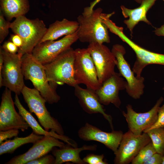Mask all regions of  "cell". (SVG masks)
<instances>
[{
	"mask_svg": "<svg viewBox=\"0 0 164 164\" xmlns=\"http://www.w3.org/2000/svg\"><path fill=\"white\" fill-rule=\"evenodd\" d=\"M74 50L67 49L50 62L44 65L46 74L50 84L57 87L66 84L74 87L77 85L74 78Z\"/></svg>",
	"mask_w": 164,
	"mask_h": 164,
	"instance_id": "obj_3",
	"label": "cell"
},
{
	"mask_svg": "<svg viewBox=\"0 0 164 164\" xmlns=\"http://www.w3.org/2000/svg\"><path fill=\"white\" fill-rule=\"evenodd\" d=\"M162 164H164V155L163 156Z\"/></svg>",
	"mask_w": 164,
	"mask_h": 164,
	"instance_id": "obj_38",
	"label": "cell"
},
{
	"mask_svg": "<svg viewBox=\"0 0 164 164\" xmlns=\"http://www.w3.org/2000/svg\"><path fill=\"white\" fill-rule=\"evenodd\" d=\"M74 94L83 110L89 114L100 113L108 121L112 130H114L112 118L105 112L95 91L84 88L77 84L74 87Z\"/></svg>",
	"mask_w": 164,
	"mask_h": 164,
	"instance_id": "obj_18",
	"label": "cell"
},
{
	"mask_svg": "<svg viewBox=\"0 0 164 164\" xmlns=\"http://www.w3.org/2000/svg\"><path fill=\"white\" fill-rule=\"evenodd\" d=\"M5 51L12 54H16L19 48L11 41H5L2 46H1Z\"/></svg>",
	"mask_w": 164,
	"mask_h": 164,
	"instance_id": "obj_32",
	"label": "cell"
},
{
	"mask_svg": "<svg viewBox=\"0 0 164 164\" xmlns=\"http://www.w3.org/2000/svg\"><path fill=\"white\" fill-rule=\"evenodd\" d=\"M104 155L90 154L83 159L84 161L88 164H107L108 162L104 161Z\"/></svg>",
	"mask_w": 164,
	"mask_h": 164,
	"instance_id": "obj_28",
	"label": "cell"
},
{
	"mask_svg": "<svg viewBox=\"0 0 164 164\" xmlns=\"http://www.w3.org/2000/svg\"><path fill=\"white\" fill-rule=\"evenodd\" d=\"M164 128V104L161 107H160L158 109L156 121L151 128L143 132H146L153 128Z\"/></svg>",
	"mask_w": 164,
	"mask_h": 164,
	"instance_id": "obj_30",
	"label": "cell"
},
{
	"mask_svg": "<svg viewBox=\"0 0 164 164\" xmlns=\"http://www.w3.org/2000/svg\"><path fill=\"white\" fill-rule=\"evenodd\" d=\"M0 10L8 20L25 15L29 11L27 0H0Z\"/></svg>",
	"mask_w": 164,
	"mask_h": 164,
	"instance_id": "obj_23",
	"label": "cell"
},
{
	"mask_svg": "<svg viewBox=\"0 0 164 164\" xmlns=\"http://www.w3.org/2000/svg\"><path fill=\"white\" fill-rule=\"evenodd\" d=\"M156 35L159 36H164V24L160 28L156 29L154 31Z\"/></svg>",
	"mask_w": 164,
	"mask_h": 164,
	"instance_id": "obj_37",
	"label": "cell"
},
{
	"mask_svg": "<svg viewBox=\"0 0 164 164\" xmlns=\"http://www.w3.org/2000/svg\"><path fill=\"white\" fill-rule=\"evenodd\" d=\"M163 155L156 153L152 155L144 164H162Z\"/></svg>",
	"mask_w": 164,
	"mask_h": 164,
	"instance_id": "obj_33",
	"label": "cell"
},
{
	"mask_svg": "<svg viewBox=\"0 0 164 164\" xmlns=\"http://www.w3.org/2000/svg\"><path fill=\"white\" fill-rule=\"evenodd\" d=\"M56 147H54L51 151L55 158L54 164H62L68 162L76 164H85L86 163L80 157V153L84 150L95 151L97 146L96 145H84L78 148L67 144L63 148Z\"/></svg>",
	"mask_w": 164,
	"mask_h": 164,
	"instance_id": "obj_19",
	"label": "cell"
},
{
	"mask_svg": "<svg viewBox=\"0 0 164 164\" xmlns=\"http://www.w3.org/2000/svg\"><path fill=\"white\" fill-rule=\"evenodd\" d=\"M101 0H95L92 2L90 6L84 8L83 12V13L86 15L90 14L93 10V8L95 5L99 2Z\"/></svg>",
	"mask_w": 164,
	"mask_h": 164,
	"instance_id": "obj_35",
	"label": "cell"
},
{
	"mask_svg": "<svg viewBox=\"0 0 164 164\" xmlns=\"http://www.w3.org/2000/svg\"><path fill=\"white\" fill-rule=\"evenodd\" d=\"M123 134L121 131L105 132L87 122L78 132V136L80 139L86 141L99 142L112 151L114 153L118 149Z\"/></svg>",
	"mask_w": 164,
	"mask_h": 164,
	"instance_id": "obj_15",
	"label": "cell"
},
{
	"mask_svg": "<svg viewBox=\"0 0 164 164\" xmlns=\"http://www.w3.org/2000/svg\"><path fill=\"white\" fill-rule=\"evenodd\" d=\"M156 0H143L139 7L133 9H128L124 5L121 6L124 17L128 18L124 22L130 31L131 35L134 27L139 22H144L149 25H151L146 18V14Z\"/></svg>",
	"mask_w": 164,
	"mask_h": 164,
	"instance_id": "obj_20",
	"label": "cell"
},
{
	"mask_svg": "<svg viewBox=\"0 0 164 164\" xmlns=\"http://www.w3.org/2000/svg\"><path fill=\"white\" fill-rule=\"evenodd\" d=\"M163 1H164V0H163Z\"/></svg>",
	"mask_w": 164,
	"mask_h": 164,
	"instance_id": "obj_40",
	"label": "cell"
},
{
	"mask_svg": "<svg viewBox=\"0 0 164 164\" xmlns=\"http://www.w3.org/2000/svg\"><path fill=\"white\" fill-rule=\"evenodd\" d=\"M122 77L119 73L115 72L95 91L102 104L107 105L112 103L119 108L121 102L119 92L125 89L127 85L126 81Z\"/></svg>",
	"mask_w": 164,
	"mask_h": 164,
	"instance_id": "obj_17",
	"label": "cell"
},
{
	"mask_svg": "<svg viewBox=\"0 0 164 164\" xmlns=\"http://www.w3.org/2000/svg\"><path fill=\"white\" fill-rule=\"evenodd\" d=\"M65 144L59 139L50 135H43L33 143L32 146L26 152L15 156L5 164H26L32 160L48 154L55 147L63 148Z\"/></svg>",
	"mask_w": 164,
	"mask_h": 164,
	"instance_id": "obj_16",
	"label": "cell"
},
{
	"mask_svg": "<svg viewBox=\"0 0 164 164\" xmlns=\"http://www.w3.org/2000/svg\"><path fill=\"white\" fill-rule=\"evenodd\" d=\"M19 130L17 129H11L0 131V144L8 138L17 136L19 133Z\"/></svg>",
	"mask_w": 164,
	"mask_h": 164,
	"instance_id": "obj_31",
	"label": "cell"
},
{
	"mask_svg": "<svg viewBox=\"0 0 164 164\" xmlns=\"http://www.w3.org/2000/svg\"><path fill=\"white\" fill-rule=\"evenodd\" d=\"M18 95L15 94V104L18 109L19 113L22 116L34 132L40 135H51L64 141L69 145H72L73 144L74 141L68 137L60 135L52 130L48 132L43 129L31 113L27 110L23 106L20 101Z\"/></svg>",
	"mask_w": 164,
	"mask_h": 164,
	"instance_id": "obj_21",
	"label": "cell"
},
{
	"mask_svg": "<svg viewBox=\"0 0 164 164\" xmlns=\"http://www.w3.org/2000/svg\"><path fill=\"white\" fill-rule=\"evenodd\" d=\"M4 57L2 70V86L19 95L25 86L22 68V56L18 53H10L0 46Z\"/></svg>",
	"mask_w": 164,
	"mask_h": 164,
	"instance_id": "obj_8",
	"label": "cell"
},
{
	"mask_svg": "<svg viewBox=\"0 0 164 164\" xmlns=\"http://www.w3.org/2000/svg\"><path fill=\"white\" fill-rule=\"evenodd\" d=\"M22 68L25 79L31 81L47 102L52 104L60 100V97L56 91V87L51 85L48 80L44 65L36 60L32 54L22 56Z\"/></svg>",
	"mask_w": 164,
	"mask_h": 164,
	"instance_id": "obj_1",
	"label": "cell"
},
{
	"mask_svg": "<svg viewBox=\"0 0 164 164\" xmlns=\"http://www.w3.org/2000/svg\"><path fill=\"white\" fill-rule=\"evenodd\" d=\"M87 48L94 64L98 80L101 84L115 72L117 60L111 51L103 44L92 43H89Z\"/></svg>",
	"mask_w": 164,
	"mask_h": 164,
	"instance_id": "obj_11",
	"label": "cell"
},
{
	"mask_svg": "<svg viewBox=\"0 0 164 164\" xmlns=\"http://www.w3.org/2000/svg\"><path fill=\"white\" fill-rule=\"evenodd\" d=\"M77 21L69 20L63 19L56 20L50 24L39 43L47 40H55L59 37L76 32L79 28Z\"/></svg>",
	"mask_w": 164,
	"mask_h": 164,
	"instance_id": "obj_22",
	"label": "cell"
},
{
	"mask_svg": "<svg viewBox=\"0 0 164 164\" xmlns=\"http://www.w3.org/2000/svg\"><path fill=\"white\" fill-rule=\"evenodd\" d=\"M150 137L157 152L164 155V128L151 129L146 132Z\"/></svg>",
	"mask_w": 164,
	"mask_h": 164,
	"instance_id": "obj_25",
	"label": "cell"
},
{
	"mask_svg": "<svg viewBox=\"0 0 164 164\" xmlns=\"http://www.w3.org/2000/svg\"><path fill=\"white\" fill-rule=\"evenodd\" d=\"M55 158L52 155L46 154L30 161L26 164H54Z\"/></svg>",
	"mask_w": 164,
	"mask_h": 164,
	"instance_id": "obj_29",
	"label": "cell"
},
{
	"mask_svg": "<svg viewBox=\"0 0 164 164\" xmlns=\"http://www.w3.org/2000/svg\"><path fill=\"white\" fill-rule=\"evenodd\" d=\"M105 23L111 32L126 43L135 53L136 60L132 70L137 77H141L143 70L148 65L157 64L164 65V54L152 52L137 45L124 34L123 27L117 26L110 19L108 20Z\"/></svg>",
	"mask_w": 164,
	"mask_h": 164,
	"instance_id": "obj_6",
	"label": "cell"
},
{
	"mask_svg": "<svg viewBox=\"0 0 164 164\" xmlns=\"http://www.w3.org/2000/svg\"><path fill=\"white\" fill-rule=\"evenodd\" d=\"M78 40L77 32L65 36L57 41L47 40L38 44L33 49L32 54L37 61L43 65L47 63L62 52L71 47Z\"/></svg>",
	"mask_w": 164,
	"mask_h": 164,
	"instance_id": "obj_12",
	"label": "cell"
},
{
	"mask_svg": "<svg viewBox=\"0 0 164 164\" xmlns=\"http://www.w3.org/2000/svg\"><path fill=\"white\" fill-rule=\"evenodd\" d=\"M10 28L14 34L19 35L23 40V46L19 49L17 52L21 56L26 53L32 54L48 29L43 20L38 18L30 19L25 15L16 18L11 22Z\"/></svg>",
	"mask_w": 164,
	"mask_h": 164,
	"instance_id": "obj_2",
	"label": "cell"
},
{
	"mask_svg": "<svg viewBox=\"0 0 164 164\" xmlns=\"http://www.w3.org/2000/svg\"><path fill=\"white\" fill-rule=\"evenodd\" d=\"M11 91L6 87L2 94L0 106V131L17 129L24 132L29 126L15 110Z\"/></svg>",
	"mask_w": 164,
	"mask_h": 164,
	"instance_id": "obj_13",
	"label": "cell"
},
{
	"mask_svg": "<svg viewBox=\"0 0 164 164\" xmlns=\"http://www.w3.org/2000/svg\"><path fill=\"white\" fill-rule=\"evenodd\" d=\"M162 89H163V90H164V87H163V88Z\"/></svg>",
	"mask_w": 164,
	"mask_h": 164,
	"instance_id": "obj_39",
	"label": "cell"
},
{
	"mask_svg": "<svg viewBox=\"0 0 164 164\" xmlns=\"http://www.w3.org/2000/svg\"><path fill=\"white\" fill-rule=\"evenodd\" d=\"M10 40L12 42L19 48L23 46V42L22 38L18 35L16 34L11 35Z\"/></svg>",
	"mask_w": 164,
	"mask_h": 164,
	"instance_id": "obj_34",
	"label": "cell"
},
{
	"mask_svg": "<svg viewBox=\"0 0 164 164\" xmlns=\"http://www.w3.org/2000/svg\"><path fill=\"white\" fill-rule=\"evenodd\" d=\"M4 62V57L1 49L0 48V87L2 86V70Z\"/></svg>",
	"mask_w": 164,
	"mask_h": 164,
	"instance_id": "obj_36",
	"label": "cell"
},
{
	"mask_svg": "<svg viewBox=\"0 0 164 164\" xmlns=\"http://www.w3.org/2000/svg\"><path fill=\"white\" fill-rule=\"evenodd\" d=\"M30 112L34 113L41 125L47 131L50 130L61 135H64L63 128L58 120L51 116L47 110L46 102L36 89L29 88L25 85L21 93Z\"/></svg>",
	"mask_w": 164,
	"mask_h": 164,
	"instance_id": "obj_5",
	"label": "cell"
},
{
	"mask_svg": "<svg viewBox=\"0 0 164 164\" xmlns=\"http://www.w3.org/2000/svg\"><path fill=\"white\" fill-rule=\"evenodd\" d=\"M2 11L0 10V43L3 41L9 33L11 22L6 20Z\"/></svg>",
	"mask_w": 164,
	"mask_h": 164,
	"instance_id": "obj_27",
	"label": "cell"
},
{
	"mask_svg": "<svg viewBox=\"0 0 164 164\" xmlns=\"http://www.w3.org/2000/svg\"><path fill=\"white\" fill-rule=\"evenodd\" d=\"M163 101V97H161L149 111L144 113L136 112L131 105L128 104L126 106L127 112L123 111L122 113L129 130L135 134L140 135L151 128L157 120L158 110Z\"/></svg>",
	"mask_w": 164,
	"mask_h": 164,
	"instance_id": "obj_14",
	"label": "cell"
},
{
	"mask_svg": "<svg viewBox=\"0 0 164 164\" xmlns=\"http://www.w3.org/2000/svg\"><path fill=\"white\" fill-rule=\"evenodd\" d=\"M111 51L117 60L116 66L119 73L127 83L125 89L127 93L134 99H140L144 92V78L142 76L138 78L135 76L130 64L125 58L126 51L122 45L115 44Z\"/></svg>",
	"mask_w": 164,
	"mask_h": 164,
	"instance_id": "obj_9",
	"label": "cell"
},
{
	"mask_svg": "<svg viewBox=\"0 0 164 164\" xmlns=\"http://www.w3.org/2000/svg\"><path fill=\"white\" fill-rule=\"evenodd\" d=\"M102 9L98 8L90 15L82 14L77 18L79 26L77 31L78 40L82 43H97L101 44L110 42L108 28L101 17Z\"/></svg>",
	"mask_w": 164,
	"mask_h": 164,
	"instance_id": "obj_4",
	"label": "cell"
},
{
	"mask_svg": "<svg viewBox=\"0 0 164 164\" xmlns=\"http://www.w3.org/2000/svg\"><path fill=\"white\" fill-rule=\"evenodd\" d=\"M74 53V75L77 84H84L87 88L96 91L101 84L88 48H78Z\"/></svg>",
	"mask_w": 164,
	"mask_h": 164,
	"instance_id": "obj_7",
	"label": "cell"
},
{
	"mask_svg": "<svg viewBox=\"0 0 164 164\" xmlns=\"http://www.w3.org/2000/svg\"><path fill=\"white\" fill-rule=\"evenodd\" d=\"M43 136L33 132L25 137L17 136L12 140H6L0 144V155L7 153L12 154L20 146L28 143H34Z\"/></svg>",
	"mask_w": 164,
	"mask_h": 164,
	"instance_id": "obj_24",
	"label": "cell"
},
{
	"mask_svg": "<svg viewBox=\"0 0 164 164\" xmlns=\"http://www.w3.org/2000/svg\"><path fill=\"white\" fill-rule=\"evenodd\" d=\"M157 153L152 141L140 151L131 162L132 164H144L152 155Z\"/></svg>",
	"mask_w": 164,
	"mask_h": 164,
	"instance_id": "obj_26",
	"label": "cell"
},
{
	"mask_svg": "<svg viewBox=\"0 0 164 164\" xmlns=\"http://www.w3.org/2000/svg\"><path fill=\"white\" fill-rule=\"evenodd\" d=\"M151 142L147 133L136 135L128 130L123 134L118 149L114 153V163L128 164L131 162L142 149Z\"/></svg>",
	"mask_w": 164,
	"mask_h": 164,
	"instance_id": "obj_10",
	"label": "cell"
}]
</instances>
